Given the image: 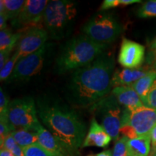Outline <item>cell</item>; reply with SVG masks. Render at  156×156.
I'll return each instance as SVG.
<instances>
[{
	"label": "cell",
	"mask_w": 156,
	"mask_h": 156,
	"mask_svg": "<svg viewBox=\"0 0 156 156\" xmlns=\"http://www.w3.org/2000/svg\"><path fill=\"white\" fill-rule=\"evenodd\" d=\"M114 67V54L105 51L88 65L74 71L64 89L69 104L90 108L109 95Z\"/></svg>",
	"instance_id": "6da1fadb"
},
{
	"label": "cell",
	"mask_w": 156,
	"mask_h": 156,
	"mask_svg": "<svg viewBox=\"0 0 156 156\" xmlns=\"http://www.w3.org/2000/svg\"><path fill=\"white\" fill-rule=\"evenodd\" d=\"M44 125L70 156L77 155L86 136V125L76 110L58 98L44 95L36 101Z\"/></svg>",
	"instance_id": "7a4b0ae2"
},
{
	"label": "cell",
	"mask_w": 156,
	"mask_h": 156,
	"mask_svg": "<svg viewBox=\"0 0 156 156\" xmlns=\"http://www.w3.org/2000/svg\"><path fill=\"white\" fill-rule=\"evenodd\" d=\"M108 45L98 44L82 34L64 43L56 61L58 74L75 71L88 65L106 51Z\"/></svg>",
	"instance_id": "3957f363"
},
{
	"label": "cell",
	"mask_w": 156,
	"mask_h": 156,
	"mask_svg": "<svg viewBox=\"0 0 156 156\" xmlns=\"http://www.w3.org/2000/svg\"><path fill=\"white\" fill-rule=\"evenodd\" d=\"M77 12L76 4L73 1H48L43 17L48 37L59 41L69 36L73 29Z\"/></svg>",
	"instance_id": "277c9868"
},
{
	"label": "cell",
	"mask_w": 156,
	"mask_h": 156,
	"mask_svg": "<svg viewBox=\"0 0 156 156\" xmlns=\"http://www.w3.org/2000/svg\"><path fill=\"white\" fill-rule=\"evenodd\" d=\"M82 31L94 41L108 45L118 38L122 27L113 13L101 12L91 17L83 25Z\"/></svg>",
	"instance_id": "5b68a950"
},
{
	"label": "cell",
	"mask_w": 156,
	"mask_h": 156,
	"mask_svg": "<svg viewBox=\"0 0 156 156\" xmlns=\"http://www.w3.org/2000/svg\"><path fill=\"white\" fill-rule=\"evenodd\" d=\"M37 107L34 98L27 96L9 102L7 117L13 131L19 129L38 132L42 125L37 117Z\"/></svg>",
	"instance_id": "8992f818"
},
{
	"label": "cell",
	"mask_w": 156,
	"mask_h": 156,
	"mask_svg": "<svg viewBox=\"0 0 156 156\" xmlns=\"http://www.w3.org/2000/svg\"><path fill=\"white\" fill-rule=\"evenodd\" d=\"M101 125L115 142L119 139L122 112L119 103L112 93L89 108Z\"/></svg>",
	"instance_id": "52a82bcc"
},
{
	"label": "cell",
	"mask_w": 156,
	"mask_h": 156,
	"mask_svg": "<svg viewBox=\"0 0 156 156\" xmlns=\"http://www.w3.org/2000/svg\"><path fill=\"white\" fill-rule=\"evenodd\" d=\"M156 124V109L147 106L122 112L121 126L129 125L136 132L138 137L151 134Z\"/></svg>",
	"instance_id": "ba28073f"
},
{
	"label": "cell",
	"mask_w": 156,
	"mask_h": 156,
	"mask_svg": "<svg viewBox=\"0 0 156 156\" xmlns=\"http://www.w3.org/2000/svg\"><path fill=\"white\" fill-rule=\"evenodd\" d=\"M48 46L49 45L46 44L37 51L19 59L9 80H27L38 75L44 67Z\"/></svg>",
	"instance_id": "9c48e42d"
},
{
	"label": "cell",
	"mask_w": 156,
	"mask_h": 156,
	"mask_svg": "<svg viewBox=\"0 0 156 156\" xmlns=\"http://www.w3.org/2000/svg\"><path fill=\"white\" fill-rule=\"evenodd\" d=\"M48 3L47 0H26L19 16L11 21L12 26L16 29L37 26L44 17Z\"/></svg>",
	"instance_id": "30bf717a"
},
{
	"label": "cell",
	"mask_w": 156,
	"mask_h": 156,
	"mask_svg": "<svg viewBox=\"0 0 156 156\" xmlns=\"http://www.w3.org/2000/svg\"><path fill=\"white\" fill-rule=\"evenodd\" d=\"M48 38L47 31L41 27L35 26L26 29L17 43L15 52L20 59L42 48Z\"/></svg>",
	"instance_id": "8fae6325"
},
{
	"label": "cell",
	"mask_w": 156,
	"mask_h": 156,
	"mask_svg": "<svg viewBox=\"0 0 156 156\" xmlns=\"http://www.w3.org/2000/svg\"><path fill=\"white\" fill-rule=\"evenodd\" d=\"M145 48L138 43L123 38L118 62L124 68L135 69L141 67L145 58Z\"/></svg>",
	"instance_id": "7c38bea8"
},
{
	"label": "cell",
	"mask_w": 156,
	"mask_h": 156,
	"mask_svg": "<svg viewBox=\"0 0 156 156\" xmlns=\"http://www.w3.org/2000/svg\"><path fill=\"white\" fill-rule=\"evenodd\" d=\"M151 69L148 66L140 67L135 69H117L113 75L112 85V87L119 86H129L144 77L151 71Z\"/></svg>",
	"instance_id": "4fadbf2b"
},
{
	"label": "cell",
	"mask_w": 156,
	"mask_h": 156,
	"mask_svg": "<svg viewBox=\"0 0 156 156\" xmlns=\"http://www.w3.org/2000/svg\"><path fill=\"white\" fill-rule=\"evenodd\" d=\"M112 138L105 131L103 126L98 122L95 118L91 120L89 131L87 132L82 147L95 146L98 147L106 148L108 147Z\"/></svg>",
	"instance_id": "5bb4252c"
},
{
	"label": "cell",
	"mask_w": 156,
	"mask_h": 156,
	"mask_svg": "<svg viewBox=\"0 0 156 156\" xmlns=\"http://www.w3.org/2000/svg\"><path fill=\"white\" fill-rule=\"evenodd\" d=\"M111 93L116 98L119 103L126 109L134 110L144 106L139 95L132 85L114 87Z\"/></svg>",
	"instance_id": "9a60e30c"
},
{
	"label": "cell",
	"mask_w": 156,
	"mask_h": 156,
	"mask_svg": "<svg viewBox=\"0 0 156 156\" xmlns=\"http://www.w3.org/2000/svg\"><path fill=\"white\" fill-rule=\"evenodd\" d=\"M37 133L38 135V143L52 156H70L58 140L44 126H41Z\"/></svg>",
	"instance_id": "2e32d148"
},
{
	"label": "cell",
	"mask_w": 156,
	"mask_h": 156,
	"mask_svg": "<svg viewBox=\"0 0 156 156\" xmlns=\"http://www.w3.org/2000/svg\"><path fill=\"white\" fill-rule=\"evenodd\" d=\"M151 134L129 140L126 156H149L151 150Z\"/></svg>",
	"instance_id": "e0dca14e"
},
{
	"label": "cell",
	"mask_w": 156,
	"mask_h": 156,
	"mask_svg": "<svg viewBox=\"0 0 156 156\" xmlns=\"http://www.w3.org/2000/svg\"><path fill=\"white\" fill-rule=\"evenodd\" d=\"M156 79V69H151L147 75L140 78L132 85L142 101L147 95L153 82Z\"/></svg>",
	"instance_id": "ac0fdd59"
},
{
	"label": "cell",
	"mask_w": 156,
	"mask_h": 156,
	"mask_svg": "<svg viewBox=\"0 0 156 156\" xmlns=\"http://www.w3.org/2000/svg\"><path fill=\"white\" fill-rule=\"evenodd\" d=\"M11 134L17 143L23 148L38 143V135L36 132L19 129L13 131Z\"/></svg>",
	"instance_id": "d6986e66"
},
{
	"label": "cell",
	"mask_w": 156,
	"mask_h": 156,
	"mask_svg": "<svg viewBox=\"0 0 156 156\" xmlns=\"http://www.w3.org/2000/svg\"><path fill=\"white\" fill-rule=\"evenodd\" d=\"M23 33H12L11 29L6 28L0 32V51H12L22 36Z\"/></svg>",
	"instance_id": "ffe728a7"
},
{
	"label": "cell",
	"mask_w": 156,
	"mask_h": 156,
	"mask_svg": "<svg viewBox=\"0 0 156 156\" xmlns=\"http://www.w3.org/2000/svg\"><path fill=\"white\" fill-rule=\"evenodd\" d=\"M5 7V13L7 19L14 20L19 16L25 1L23 0H3Z\"/></svg>",
	"instance_id": "44dd1931"
},
{
	"label": "cell",
	"mask_w": 156,
	"mask_h": 156,
	"mask_svg": "<svg viewBox=\"0 0 156 156\" xmlns=\"http://www.w3.org/2000/svg\"><path fill=\"white\" fill-rule=\"evenodd\" d=\"M136 15L140 18L156 17V0H150L144 3L138 9Z\"/></svg>",
	"instance_id": "7402d4cb"
},
{
	"label": "cell",
	"mask_w": 156,
	"mask_h": 156,
	"mask_svg": "<svg viewBox=\"0 0 156 156\" xmlns=\"http://www.w3.org/2000/svg\"><path fill=\"white\" fill-rule=\"evenodd\" d=\"M19 59L20 58L18 55H17L16 52H15V54L9 58L8 62L4 66L3 69L0 71V80H1V81L9 79Z\"/></svg>",
	"instance_id": "603a6c76"
},
{
	"label": "cell",
	"mask_w": 156,
	"mask_h": 156,
	"mask_svg": "<svg viewBox=\"0 0 156 156\" xmlns=\"http://www.w3.org/2000/svg\"><path fill=\"white\" fill-rule=\"evenodd\" d=\"M1 148H5V149L8 150L15 156H25L23 153V147H21L17 143L11 134L7 136Z\"/></svg>",
	"instance_id": "cb8c5ba5"
},
{
	"label": "cell",
	"mask_w": 156,
	"mask_h": 156,
	"mask_svg": "<svg viewBox=\"0 0 156 156\" xmlns=\"http://www.w3.org/2000/svg\"><path fill=\"white\" fill-rule=\"evenodd\" d=\"M25 156H52L39 143L23 148Z\"/></svg>",
	"instance_id": "d4e9b609"
},
{
	"label": "cell",
	"mask_w": 156,
	"mask_h": 156,
	"mask_svg": "<svg viewBox=\"0 0 156 156\" xmlns=\"http://www.w3.org/2000/svg\"><path fill=\"white\" fill-rule=\"evenodd\" d=\"M129 138L123 136L115 142L113 150L112 156H126L127 155V143Z\"/></svg>",
	"instance_id": "484cf974"
},
{
	"label": "cell",
	"mask_w": 156,
	"mask_h": 156,
	"mask_svg": "<svg viewBox=\"0 0 156 156\" xmlns=\"http://www.w3.org/2000/svg\"><path fill=\"white\" fill-rule=\"evenodd\" d=\"M142 101L145 106L156 109V79L153 82L146 97Z\"/></svg>",
	"instance_id": "4316f807"
},
{
	"label": "cell",
	"mask_w": 156,
	"mask_h": 156,
	"mask_svg": "<svg viewBox=\"0 0 156 156\" xmlns=\"http://www.w3.org/2000/svg\"><path fill=\"white\" fill-rule=\"evenodd\" d=\"M9 104V101L8 98L1 87V90H0V117H7Z\"/></svg>",
	"instance_id": "83f0119b"
},
{
	"label": "cell",
	"mask_w": 156,
	"mask_h": 156,
	"mask_svg": "<svg viewBox=\"0 0 156 156\" xmlns=\"http://www.w3.org/2000/svg\"><path fill=\"white\" fill-rule=\"evenodd\" d=\"M118 6H120L119 0H105L101 6L100 10L105 11L111 8H114Z\"/></svg>",
	"instance_id": "f1b7e54d"
},
{
	"label": "cell",
	"mask_w": 156,
	"mask_h": 156,
	"mask_svg": "<svg viewBox=\"0 0 156 156\" xmlns=\"http://www.w3.org/2000/svg\"><path fill=\"white\" fill-rule=\"evenodd\" d=\"M12 51L7 50L4 51H0V70L3 69L4 66L9 59V55L11 54Z\"/></svg>",
	"instance_id": "f546056e"
},
{
	"label": "cell",
	"mask_w": 156,
	"mask_h": 156,
	"mask_svg": "<svg viewBox=\"0 0 156 156\" xmlns=\"http://www.w3.org/2000/svg\"><path fill=\"white\" fill-rule=\"evenodd\" d=\"M151 144H152V153L156 152V124L151 132Z\"/></svg>",
	"instance_id": "4dcf8cb0"
},
{
	"label": "cell",
	"mask_w": 156,
	"mask_h": 156,
	"mask_svg": "<svg viewBox=\"0 0 156 156\" xmlns=\"http://www.w3.org/2000/svg\"><path fill=\"white\" fill-rule=\"evenodd\" d=\"M140 0H119L120 6H127L134 3H141Z\"/></svg>",
	"instance_id": "1f68e13d"
},
{
	"label": "cell",
	"mask_w": 156,
	"mask_h": 156,
	"mask_svg": "<svg viewBox=\"0 0 156 156\" xmlns=\"http://www.w3.org/2000/svg\"><path fill=\"white\" fill-rule=\"evenodd\" d=\"M87 156H112V151L110 150H107V151H104L101 153H97V154H90Z\"/></svg>",
	"instance_id": "d6a6232c"
},
{
	"label": "cell",
	"mask_w": 156,
	"mask_h": 156,
	"mask_svg": "<svg viewBox=\"0 0 156 156\" xmlns=\"http://www.w3.org/2000/svg\"><path fill=\"white\" fill-rule=\"evenodd\" d=\"M0 156H15L10 151L5 148H1L0 151Z\"/></svg>",
	"instance_id": "836d02e7"
},
{
	"label": "cell",
	"mask_w": 156,
	"mask_h": 156,
	"mask_svg": "<svg viewBox=\"0 0 156 156\" xmlns=\"http://www.w3.org/2000/svg\"><path fill=\"white\" fill-rule=\"evenodd\" d=\"M151 50H156V37L155 38L153 41V42L151 44Z\"/></svg>",
	"instance_id": "e575fe53"
},
{
	"label": "cell",
	"mask_w": 156,
	"mask_h": 156,
	"mask_svg": "<svg viewBox=\"0 0 156 156\" xmlns=\"http://www.w3.org/2000/svg\"><path fill=\"white\" fill-rule=\"evenodd\" d=\"M154 56H155V62H156V50L154 51Z\"/></svg>",
	"instance_id": "d590c367"
},
{
	"label": "cell",
	"mask_w": 156,
	"mask_h": 156,
	"mask_svg": "<svg viewBox=\"0 0 156 156\" xmlns=\"http://www.w3.org/2000/svg\"><path fill=\"white\" fill-rule=\"evenodd\" d=\"M151 156H156V152H155V153H152Z\"/></svg>",
	"instance_id": "8d00e7d4"
},
{
	"label": "cell",
	"mask_w": 156,
	"mask_h": 156,
	"mask_svg": "<svg viewBox=\"0 0 156 156\" xmlns=\"http://www.w3.org/2000/svg\"></svg>",
	"instance_id": "74e56055"
}]
</instances>
